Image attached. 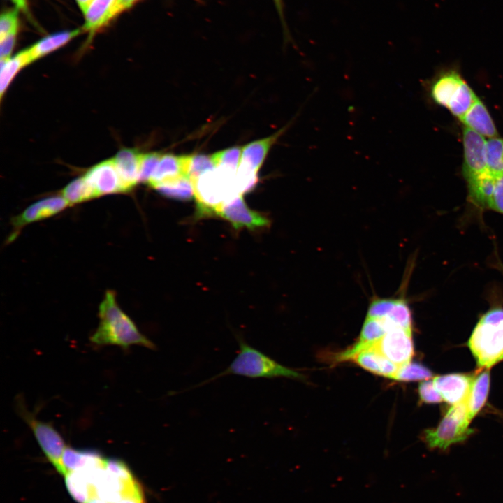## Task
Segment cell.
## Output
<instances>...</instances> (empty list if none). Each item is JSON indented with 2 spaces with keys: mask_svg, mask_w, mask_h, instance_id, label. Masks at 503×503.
<instances>
[{
  "mask_svg": "<svg viewBox=\"0 0 503 503\" xmlns=\"http://www.w3.org/2000/svg\"><path fill=\"white\" fill-rule=\"evenodd\" d=\"M99 323L91 337L96 345H132L156 350V345L141 333L131 319L118 305L113 291H108L99 307Z\"/></svg>",
  "mask_w": 503,
  "mask_h": 503,
  "instance_id": "cell-1",
  "label": "cell"
},
{
  "mask_svg": "<svg viewBox=\"0 0 503 503\" xmlns=\"http://www.w3.org/2000/svg\"><path fill=\"white\" fill-rule=\"evenodd\" d=\"M238 342L239 351L231 364L224 371L195 387L203 386L221 377L229 374L249 378L288 377L302 379L303 377L300 373L281 365L261 351L250 346L240 337L238 338Z\"/></svg>",
  "mask_w": 503,
  "mask_h": 503,
  "instance_id": "cell-2",
  "label": "cell"
},
{
  "mask_svg": "<svg viewBox=\"0 0 503 503\" xmlns=\"http://www.w3.org/2000/svg\"><path fill=\"white\" fill-rule=\"evenodd\" d=\"M469 423L465 402L452 405L435 428L423 432V440L431 450L446 451L453 444L465 442L474 433Z\"/></svg>",
  "mask_w": 503,
  "mask_h": 503,
  "instance_id": "cell-3",
  "label": "cell"
},
{
  "mask_svg": "<svg viewBox=\"0 0 503 503\" xmlns=\"http://www.w3.org/2000/svg\"><path fill=\"white\" fill-rule=\"evenodd\" d=\"M478 365L489 369L503 360V321L496 324L479 321L469 340Z\"/></svg>",
  "mask_w": 503,
  "mask_h": 503,
  "instance_id": "cell-4",
  "label": "cell"
},
{
  "mask_svg": "<svg viewBox=\"0 0 503 503\" xmlns=\"http://www.w3.org/2000/svg\"><path fill=\"white\" fill-rule=\"evenodd\" d=\"M18 411L30 428L43 453L56 470L63 472L62 456L66 448L65 442L59 432L50 424L37 419L18 402Z\"/></svg>",
  "mask_w": 503,
  "mask_h": 503,
  "instance_id": "cell-5",
  "label": "cell"
},
{
  "mask_svg": "<svg viewBox=\"0 0 503 503\" xmlns=\"http://www.w3.org/2000/svg\"><path fill=\"white\" fill-rule=\"evenodd\" d=\"M374 347L399 367L411 362L414 353L412 331L400 327L388 330Z\"/></svg>",
  "mask_w": 503,
  "mask_h": 503,
  "instance_id": "cell-6",
  "label": "cell"
},
{
  "mask_svg": "<svg viewBox=\"0 0 503 503\" xmlns=\"http://www.w3.org/2000/svg\"><path fill=\"white\" fill-rule=\"evenodd\" d=\"M463 167L465 180L486 171L485 138L470 129L465 127L462 134Z\"/></svg>",
  "mask_w": 503,
  "mask_h": 503,
  "instance_id": "cell-7",
  "label": "cell"
},
{
  "mask_svg": "<svg viewBox=\"0 0 503 503\" xmlns=\"http://www.w3.org/2000/svg\"><path fill=\"white\" fill-rule=\"evenodd\" d=\"M217 215L229 221L235 229L244 227L255 229L266 227L270 224L265 217L247 206L242 195H238L225 203Z\"/></svg>",
  "mask_w": 503,
  "mask_h": 503,
  "instance_id": "cell-8",
  "label": "cell"
},
{
  "mask_svg": "<svg viewBox=\"0 0 503 503\" xmlns=\"http://www.w3.org/2000/svg\"><path fill=\"white\" fill-rule=\"evenodd\" d=\"M67 206L69 205L62 196L48 197L33 203L12 219L14 232L9 240H13L24 226L55 215Z\"/></svg>",
  "mask_w": 503,
  "mask_h": 503,
  "instance_id": "cell-9",
  "label": "cell"
},
{
  "mask_svg": "<svg viewBox=\"0 0 503 503\" xmlns=\"http://www.w3.org/2000/svg\"><path fill=\"white\" fill-rule=\"evenodd\" d=\"M84 177L93 189L96 197L124 192L113 159L96 164L91 168Z\"/></svg>",
  "mask_w": 503,
  "mask_h": 503,
  "instance_id": "cell-10",
  "label": "cell"
},
{
  "mask_svg": "<svg viewBox=\"0 0 503 503\" xmlns=\"http://www.w3.org/2000/svg\"><path fill=\"white\" fill-rule=\"evenodd\" d=\"M474 376L465 374H449L438 376L432 380L442 399L455 405L466 402Z\"/></svg>",
  "mask_w": 503,
  "mask_h": 503,
  "instance_id": "cell-11",
  "label": "cell"
},
{
  "mask_svg": "<svg viewBox=\"0 0 503 503\" xmlns=\"http://www.w3.org/2000/svg\"><path fill=\"white\" fill-rule=\"evenodd\" d=\"M286 128L287 126L268 137L252 142L242 147L238 169L257 174L270 149Z\"/></svg>",
  "mask_w": 503,
  "mask_h": 503,
  "instance_id": "cell-12",
  "label": "cell"
},
{
  "mask_svg": "<svg viewBox=\"0 0 503 503\" xmlns=\"http://www.w3.org/2000/svg\"><path fill=\"white\" fill-rule=\"evenodd\" d=\"M189 156L162 154L148 184L153 188L182 177H187Z\"/></svg>",
  "mask_w": 503,
  "mask_h": 503,
  "instance_id": "cell-13",
  "label": "cell"
},
{
  "mask_svg": "<svg viewBox=\"0 0 503 503\" xmlns=\"http://www.w3.org/2000/svg\"><path fill=\"white\" fill-rule=\"evenodd\" d=\"M141 154L133 149H123L113 158L123 191H128L139 182Z\"/></svg>",
  "mask_w": 503,
  "mask_h": 503,
  "instance_id": "cell-14",
  "label": "cell"
},
{
  "mask_svg": "<svg viewBox=\"0 0 503 503\" xmlns=\"http://www.w3.org/2000/svg\"><path fill=\"white\" fill-rule=\"evenodd\" d=\"M350 360L372 374L392 379L400 367L374 347L359 351Z\"/></svg>",
  "mask_w": 503,
  "mask_h": 503,
  "instance_id": "cell-15",
  "label": "cell"
},
{
  "mask_svg": "<svg viewBox=\"0 0 503 503\" xmlns=\"http://www.w3.org/2000/svg\"><path fill=\"white\" fill-rule=\"evenodd\" d=\"M460 120L465 127L472 129L485 138L498 136L496 126L488 109L479 98Z\"/></svg>",
  "mask_w": 503,
  "mask_h": 503,
  "instance_id": "cell-16",
  "label": "cell"
},
{
  "mask_svg": "<svg viewBox=\"0 0 503 503\" xmlns=\"http://www.w3.org/2000/svg\"><path fill=\"white\" fill-rule=\"evenodd\" d=\"M117 0H94L84 12L85 23L83 29L94 32L106 24L118 13Z\"/></svg>",
  "mask_w": 503,
  "mask_h": 503,
  "instance_id": "cell-17",
  "label": "cell"
},
{
  "mask_svg": "<svg viewBox=\"0 0 503 503\" xmlns=\"http://www.w3.org/2000/svg\"><path fill=\"white\" fill-rule=\"evenodd\" d=\"M455 71H450L438 77L430 85L431 99L437 104L447 108L451 100L463 82Z\"/></svg>",
  "mask_w": 503,
  "mask_h": 503,
  "instance_id": "cell-18",
  "label": "cell"
},
{
  "mask_svg": "<svg viewBox=\"0 0 503 503\" xmlns=\"http://www.w3.org/2000/svg\"><path fill=\"white\" fill-rule=\"evenodd\" d=\"M470 201L480 207L489 208L495 189V177L488 171L466 179Z\"/></svg>",
  "mask_w": 503,
  "mask_h": 503,
  "instance_id": "cell-19",
  "label": "cell"
},
{
  "mask_svg": "<svg viewBox=\"0 0 503 503\" xmlns=\"http://www.w3.org/2000/svg\"><path fill=\"white\" fill-rule=\"evenodd\" d=\"M105 458L93 450L75 449L67 446L62 456L64 476L67 472L101 465Z\"/></svg>",
  "mask_w": 503,
  "mask_h": 503,
  "instance_id": "cell-20",
  "label": "cell"
},
{
  "mask_svg": "<svg viewBox=\"0 0 503 503\" xmlns=\"http://www.w3.org/2000/svg\"><path fill=\"white\" fill-rule=\"evenodd\" d=\"M490 372L484 370L474 377L473 383L465 402L467 416L471 420L483 407L489 391Z\"/></svg>",
  "mask_w": 503,
  "mask_h": 503,
  "instance_id": "cell-21",
  "label": "cell"
},
{
  "mask_svg": "<svg viewBox=\"0 0 503 503\" xmlns=\"http://www.w3.org/2000/svg\"><path fill=\"white\" fill-rule=\"evenodd\" d=\"M80 31H66L50 35L26 50L29 62L55 50L75 37Z\"/></svg>",
  "mask_w": 503,
  "mask_h": 503,
  "instance_id": "cell-22",
  "label": "cell"
},
{
  "mask_svg": "<svg viewBox=\"0 0 503 503\" xmlns=\"http://www.w3.org/2000/svg\"><path fill=\"white\" fill-rule=\"evenodd\" d=\"M29 63L26 50L19 52L13 57L1 59V96H3L17 73Z\"/></svg>",
  "mask_w": 503,
  "mask_h": 503,
  "instance_id": "cell-23",
  "label": "cell"
},
{
  "mask_svg": "<svg viewBox=\"0 0 503 503\" xmlns=\"http://www.w3.org/2000/svg\"><path fill=\"white\" fill-rule=\"evenodd\" d=\"M477 99L472 89L463 80L447 108L453 115L460 119Z\"/></svg>",
  "mask_w": 503,
  "mask_h": 503,
  "instance_id": "cell-24",
  "label": "cell"
},
{
  "mask_svg": "<svg viewBox=\"0 0 503 503\" xmlns=\"http://www.w3.org/2000/svg\"><path fill=\"white\" fill-rule=\"evenodd\" d=\"M61 194L69 205L96 198L93 189L84 176L68 184L62 190Z\"/></svg>",
  "mask_w": 503,
  "mask_h": 503,
  "instance_id": "cell-25",
  "label": "cell"
},
{
  "mask_svg": "<svg viewBox=\"0 0 503 503\" xmlns=\"http://www.w3.org/2000/svg\"><path fill=\"white\" fill-rule=\"evenodd\" d=\"M486 161L492 175L497 177L503 175V138L497 136L486 140Z\"/></svg>",
  "mask_w": 503,
  "mask_h": 503,
  "instance_id": "cell-26",
  "label": "cell"
},
{
  "mask_svg": "<svg viewBox=\"0 0 503 503\" xmlns=\"http://www.w3.org/2000/svg\"><path fill=\"white\" fill-rule=\"evenodd\" d=\"M154 189L163 196L178 200H189L194 196V186L188 177L161 184Z\"/></svg>",
  "mask_w": 503,
  "mask_h": 503,
  "instance_id": "cell-27",
  "label": "cell"
},
{
  "mask_svg": "<svg viewBox=\"0 0 503 503\" xmlns=\"http://www.w3.org/2000/svg\"><path fill=\"white\" fill-rule=\"evenodd\" d=\"M403 296L396 298L390 312L384 316L396 326L412 331V315L407 301ZM384 318V317H383Z\"/></svg>",
  "mask_w": 503,
  "mask_h": 503,
  "instance_id": "cell-28",
  "label": "cell"
},
{
  "mask_svg": "<svg viewBox=\"0 0 503 503\" xmlns=\"http://www.w3.org/2000/svg\"><path fill=\"white\" fill-rule=\"evenodd\" d=\"M432 377V372L418 363L409 362L399 367L393 379L400 381L425 380Z\"/></svg>",
  "mask_w": 503,
  "mask_h": 503,
  "instance_id": "cell-29",
  "label": "cell"
},
{
  "mask_svg": "<svg viewBox=\"0 0 503 503\" xmlns=\"http://www.w3.org/2000/svg\"><path fill=\"white\" fill-rule=\"evenodd\" d=\"M242 147H233L212 154L216 167H224L238 171Z\"/></svg>",
  "mask_w": 503,
  "mask_h": 503,
  "instance_id": "cell-30",
  "label": "cell"
},
{
  "mask_svg": "<svg viewBox=\"0 0 503 503\" xmlns=\"http://www.w3.org/2000/svg\"><path fill=\"white\" fill-rule=\"evenodd\" d=\"M212 156L194 155L190 156L187 177L192 182L201 175L215 168Z\"/></svg>",
  "mask_w": 503,
  "mask_h": 503,
  "instance_id": "cell-31",
  "label": "cell"
},
{
  "mask_svg": "<svg viewBox=\"0 0 503 503\" xmlns=\"http://www.w3.org/2000/svg\"><path fill=\"white\" fill-rule=\"evenodd\" d=\"M161 156L162 154L158 152L141 154L139 182L148 183L159 164Z\"/></svg>",
  "mask_w": 503,
  "mask_h": 503,
  "instance_id": "cell-32",
  "label": "cell"
},
{
  "mask_svg": "<svg viewBox=\"0 0 503 503\" xmlns=\"http://www.w3.org/2000/svg\"><path fill=\"white\" fill-rule=\"evenodd\" d=\"M395 300L396 298L374 297L369 304L366 317L381 319L386 316L393 307Z\"/></svg>",
  "mask_w": 503,
  "mask_h": 503,
  "instance_id": "cell-33",
  "label": "cell"
},
{
  "mask_svg": "<svg viewBox=\"0 0 503 503\" xmlns=\"http://www.w3.org/2000/svg\"><path fill=\"white\" fill-rule=\"evenodd\" d=\"M420 402L426 404L439 403L442 398L435 388L432 381H423L418 386Z\"/></svg>",
  "mask_w": 503,
  "mask_h": 503,
  "instance_id": "cell-34",
  "label": "cell"
},
{
  "mask_svg": "<svg viewBox=\"0 0 503 503\" xmlns=\"http://www.w3.org/2000/svg\"><path fill=\"white\" fill-rule=\"evenodd\" d=\"M17 10L13 9L1 14L0 17V40L17 28Z\"/></svg>",
  "mask_w": 503,
  "mask_h": 503,
  "instance_id": "cell-35",
  "label": "cell"
},
{
  "mask_svg": "<svg viewBox=\"0 0 503 503\" xmlns=\"http://www.w3.org/2000/svg\"><path fill=\"white\" fill-rule=\"evenodd\" d=\"M490 209L503 214V175L495 177V189Z\"/></svg>",
  "mask_w": 503,
  "mask_h": 503,
  "instance_id": "cell-36",
  "label": "cell"
},
{
  "mask_svg": "<svg viewBox=\"0 0 503 503\" xmlns=\"http://www.w3.org/2000/svg\"><path fill=\"white\" fill-rule=\"evenodd\" d=\"M17 31V28L10 31L2 39H1V59L10 58V53L14 47Z\"/></svg>",
  "mask_w": 503,
  "mask_h": 503,
  "instance_id": "cell-37",
  "label": "cell"
},
{
  "mask_svg": "<svg viewBox=\"0 0 503 503\" xmlns=\"http://www.w3.org/2000/svg\"><path fill=\"white\" fill-rule=\"evenodd\" d=\"M479 321L486 323L496 324L503 321V308L496 307L484 314Z\"/></svg>",
  "mask_w": 503,
  "mask_h": 503,
  "instance_id": "cell-38",
  "label": "cell"
},
{
  "mask_svg": "<svg viewBox=\"0 0 503 503\" xmlns=\"http://www.w3.org/2000/svg\"><path fill=\"white\" fill-rule=\"evenodd\" d=\"M275 8L278 12L279 16L281 20L282 27L284 29L285 33H287L288 28L285 21L284 10V3L283 0H273Z\"/></svg>",
  "mask_w": 503,
  "mask_h": 503,
  "instance_id": "cell-39",
  "label": "cell"
},
{
  "mask_svg": "<svg viewBox=\"0 0 503 503\" xmlns=\"http://www.w3.org/2000/svg\"><path fill=\"white\" fill-rule=\"evenodd\" d=\"M138 0H117V10L118 14L132 6Z\"/></svg>",
  "mask_w": 503,
  "mask_h": 503,
  "instance_id": "cell-40",
  "label": "cell"
},
{
  "mask_svg": "<svg viewBox=\"0 0 503 503\" xmlns=\"http://www.w3.org/2000/svg\"><path fill=\"white\" fill-rule=\"evenodd\" d=\"M80 9L83 11V13L85 11V10L87 8V7L89 6V4L94 1V0H76Z\"/></svg>",
  "mask_w": 503,
  "mask_h": 503,
  "instance_id": "cell-41",
  "label": "cell"
},
{
  "mask_svg": "<svg viewBox=\"0 0 503 503\" xmlns=\"http://www.w3.org/2000/svg\"><path fill=\"white\" fill-rule=\"evenodd\" d=\"M17 8L21 9H26V0H13Z\"/></svg>",
  "mask_w": 503,
  "mask_h": 503,
  "instance_id": "cell-42",
  "label": "cell"
},
{
  "mask_svg": "<svg viewBox=\"0 0 503 503\" xmlns=\"http://www.w3.org/2000/svg\"><path fill=\"white\" fill-rule=\"evenodd\" d=\"M86 503H108L98 498H91Z\"/></svg>",
  "mask_w": 503,
  "mask_h": 503,
  "instance_id": "cell-43",
  "label": "cell"
}]
</instances>
